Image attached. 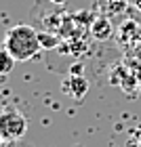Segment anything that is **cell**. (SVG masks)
<instances>
[{"label": "cell", "instance_id": "3", "mask_svg": "<svg viewBox=\"0 0 141 147\" xmlns=\"http://www.w3.org/2000/svg\"><path fill=\"white\" fill-rule=\"evenodd\" d=\"M91 34L95 40H99V42H103V40H110L112 36V23L107 17H97L95 21H93L91 25Z\"/></svg>", "mask_w": 141, "mask_h": 147}, {"label": "cell", "instance_id": "4", "mask_svg": "<svg viewBox=\"0 0 141 147\" xmlns=\"http://www.w3.org/2000/svg\"><path fill=\"white\" fill-rule=\"evenodd\" d=\"M70 92H72V97L74 99H82L86 95V90H89V80H86L82 74H74V76H70Z\"/></svg>", "mask_w": 141, "mask_h": 147}, {"label": "cell", "instance_id": "8", "mask_svg": "<svg viewBox=\"0 0 141 147\" xmlns=\"http://www.w3.org/2000/svg\"><path fill=\"white\" fill-rule=\"evenodd\" d=\"M40 6H42V0H34V9L38 11V9H40Z\"/></svg>", "mask_w": 141, "mask_h": 147}, {"label": "cell", "instance_id": "1", "mask_svg": "<svg viewBox=\"0 0 141 147\" xmlns=\"http://www.w3.org/2000/svg\"><path fill=\"white\" fill-rule=\"evenodd\" d=\"M4 46L6 51L15 57V61H30L38 55V51L42 49L40 44V36L34 28L30 25H13L4 36Z\"/></svg>", "mask_w": 141, "mask_h": 147}, {"label": "cell", "instance_id": "9", "mask_svg": "<svg viewBox=\"0 0 141 147\" xmlns=\"http://www.w3.org/2000/svg\"><path fill=\"white\" fill-rule=\"evenodd\" d=\"M51 2H53V4H65L68 0H51Z\"/></svg>", "mask_w": 141, "mask_h": 147}, {"label": "cell", "instance_id": "5", "mask_svg": "<svg viewBox=\"0 0 141 147\" xmlns=\"http://www.w3.org/2000/svg\"><path fill=\"white\" fill-rule=\"evenodd\" d=\"M13 65H15V57L6 51V46H0V78H6L13 71Z\"/></svg>", "mask_w": 141, "mask_h": 147}, {"label": "cell", "instance_id": "7", "mask_svg": "<svg viewBox=\"0 0 141 147\" xmlns=\"http://www.w3.org/2000/svg\"><path fill=\"white\" fill-rule=\"evenodd\" d=\"M129 141H137V145H133V147H141V126H139V128H135V132L131 135Z\"/></svg>", "mask_w": 141, "mask_h": 147}, {"label": "cell", "instance_id": "2", "mask_svg": "<svg viewBox=\"0 0 141 147\" xmlns=\"http://www.w3.org/2000/svg\"><path fill=\"white\" fill-rule=\"evenodd\" d=\"M25 130H28V120L19 109L11 107V105L0 109V141L13 143L21 139Z\"/></svg>", "mask_w": 141, "mask_h": 147}, {"label": "cell", "instance_id": "6", "mask_svg": "<svg viewBox=\"0 0 141 147\" xmlns=\"http://www.w3.org/2000/svg\"><path fill=\"white\" fill-rule=\"evenodd\" d=\"M38 36H40V44H42V49H55V46L59 44L57 36H53V34H46V32H38Z\"/></svg>", "mask_w": 141, "mask_h": 147}]
</instances>
